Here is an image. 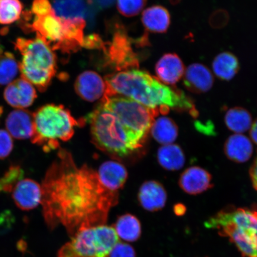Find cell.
<instances>
[{
  "label": "cell",
  "instance_id": "cell-17",
  "mask_svg": "<svg viewBox=\"0 0 257 257\" xmlns=\"http://www.w3.org/2000/svg\"><path fill=\"white\" fill-rule=\"evenodd\" d=\"M7 131L17 140H27L34 135V115L24 109H16L8 115L6 120Z\"/></svg>",
  "mask_w": 257,
  "mask_h": 257
},
{
  "label": "cell",
  "instance_id": "cell-23",
  "mask_svg": "<svg viewBox=\"0 0 257 257\" xmlns=\"http://www.w3.org/2000/svg\"><path fill=\"white\" fill-rule=\"evenodd\" d=\"M213 72L218 79L229 81L235 76L240 69L237 57L230 52L218 54L212 63Z\"/></svg>",
  "mask_w": 257,
  "mask_h": 257
},
{
  "label": "cell",
  "instance_id": "cell-9",
  "mask_svg": "<svg viewBox=\"0 0 257 257\" xmlns=\"http://www.w3.org/2000/svg\"><path fill=\"white\" fill-rule=\"evenodd\" d=\"M31 31L36 32L38 37L52 50L73 51L78 47L74 43L70 32L53 11L44 15L35 16L32 24L26 25Z\"/></svg>",
  "mask_w": 257,
  "mask_h": 257
},
{
  "label": "cell",
  "instance_id": "cell-32",
  "mask_svg": "<svg viewBox=\"0 0 257 257\" xmlns=\"http://www.w3.org/2000/svg\"><path fill=\"white\" fill-rule=\"evenodd\" d=\"M14 149L12 137L7 131L0 130V159L8 157Z\"/></svg>",
  "mask_w": 257,
  "mask_h": 257
},
{
  "label": "cell",
  "instance_id": "cell-31",
  "mask_svg": "<svg viewBox=\"0 0 257 257\" xmlns=\"http://www.w3.org/2000/svg\"><path fill=\"white\" fill-rule=\"evenodd\" d=\"M147 0H117V8L120 14L126 17H133L143 11Z\"/></svg>",
  "mask_w": 257,
  "mask_h": 257
},
{
  "label": "cell",
  "instance_id": "cell-24",
  "mask_svg": "<svg viewBox=\"0 0 257 257\" xmlns=\"http://www.w3.org/2000/svg\"><path fill=\"white\" fill-rule=\"evenodd\" d=\"M160 165L170 171H175L184 167L185 157L181 147L176 144L165 145L157 153Z\"/></svg>",
  "mask_w": 257,
  "mask_h": 257
},
{
  "label": "cell",
  "instance_id": "cell-19",
  "mask_svg": "<svg viewBox=\"0 0 257 257\" xmlns=\"http://www.w3.org/2000/svg\"><path fill=\"white\" fill-rule=\"evenodd\" d=\"M138 199L145 210L157 211L162 210L165 206L167 193L165 189L159 182L147 181L141 186Z\"/></svg>",
  "mask_w": 257,
  "mask_h": 257
},
{
  "label": "cell",
  "instance_id": "cell-12",
  "mask_svg": "<svg viewBox=\"0 0 257 257\" xmlns=\"http://www.w3.org/2000/svg\"><path fill=\"white\" fill-rule=\"evenodd\" d=\"M4 97L12 107L24 109L34 103L37 95L33 85L21 77L9 83L5 89Z\"/></svg>",
  "mask_w": 257,
  "mask_h": 257
},
{
  "label": "cell",
  "instance_id": "cell-5",
  "mask_svg": "<svg viewBox=\"0 0 257 257\" xmlns=\"http://www.w3.org/2000/svg\"><path fill=\"white\" fill-rule=\"evenodd\" d=\"M15 49L21 53L19 71L41 92L46 91L56 72V58L53 50L37 37L35 39L19 38Z\"/></svg>",
  "mask_w": 257,
  "mask_h": 257
},
{
  "label": "cell",
  "instance_id": "cell-13",
  "mask_svg": "<svg viewBox=\"0 0 257 257\" xmlns=\"http://www.w3.org/2000/svg\"><path fill=\"white\" fill-rule=\"evenodd\" d=\"M12 197L21 210H31L41 202V186L30 179L20 180L13 188Z\"/></svg>",
  "mask_w": 257,
  "mask_h": 257
},
{
  "label": "cell",
  "instance_id": "cell-41",
  "mask_svg": "<svg viewBox=\"0 0 257 257\" xmlns=\"http://www.w3.org/2000/svg\"><path fill=\"white\" fill-rule=\"evenodd\" d=\"M2 53V49L1 47H0V53Z\"/></svg>",
  "mask_w": 257,
  "mask_h": 257
},
{
  "label": "cell",
  "instance_id": "cell-20",
  "mask_svg": "<svg viewBox=\"0 0 257 257\" xmlns=\"http://www.w3.org/2000/svg\"><path fill=\"white\" fill-rule=\"evenodd\" d=\"M97 174L102 185L112 192H117L120 189L127 178V170L124 166L114 161L102 163Z\"/></svg>",
  "mask_w": 257,
  "mask_h": 257
},
{
  "label": "cell",
  "instance_id": "cell-3",
  "mask_svg": "<svg viewBox=\"0 0 257 257\" xmlns=\"http://www.w3.org/2000/svg\"><path fill=\"white\" fill-rule=\"evenodd\" d=\"M85 120L91 126L96 146L106 153L125 157L143 147L145 140L128 130L101 104Z\"/></svg>",
  "mask_w": 257,
  "mask_h": 257
},
{
  "label": "cell",
  "instance_id": "cell-28",
  "mask_svg": "<svg viewBox=\"0 0 257 257\" xmlns=\"http://www.w3.org/2000/svg\"><path fill=\"white\" fill-rule=\"evenodd\" d=\"M19 71V64L14 54L0 53V85H8L14 81Z\"/></svg>",
  "mask_w": 257,
  "mask_h": 257
},
{
  "label": "cell",
  "instance_id": "cell-16",
  "mask_svg": "<svg viewBox=\"0 0 257 257\" xmlns=\"http://www.w3.org/2000/svg\"><path fill=\"white\" fill-rule=\"evenodd\" d=\"M155 71L158 79L164 84L175 85L185 73V66L176 53L163 55L156 63Z\"/></svg>",
  "mask_w": 257,
  "mask_h": 257
},
{
  "label": "cell",
  "instance_id": "cell-7",
  "mask_svg": "<svg viewBox=\"0 0 257 257\" xmlns=\"http://www.w3.org/2000/svg\"><path fill=\"white\" fill-rule=\"evenodd\" d=\"M118 242L113 227L102 224L85 228L62 247L57 257H108Z\"/></svg>",
  "mask_w": 257,
  "mask_h": 257
},
{
  "label": "cell",
  "instance_id": "cell-22",
  "mask_svg": "<svg viewBox=\"0 0 257 257\" xmlns=\"http://www.w3.org/2000/svg\"><path fill=\"white\" fill-rule=\"evenodd\" d=\"M142 22L148 31L163 34L168 31L171 18L168 9L162 6H153L143 12Z\"/></svg>",
  "mask_w": 257,
  "mask_h": 257
},
{
  "label": "cell",
  "instance_id": "cell-11",
  "mask_svg": "<svg viewBox=\"0 0 257 257\" xmlns=\"http://www.w3.org/2000/svg\"><path fill=\"white\" fill-rule=\"evenodd\" d=\"M53 11L66 24H86L88 4L85 0H52Z\"/></svg>",
  "mask_w": 257,
  "mask_h": 257
},
{
  "label": "cell",
  "instance_id": "cell-27",
  "mask_svg": "<svg viewBox=\"0 0 257 257\" xmlns=\"http://www.w3.org/2000/svg\"><path fill=\"white\" fill-rule=\"evenodd\" d=\"M224 121L230 131L239 134L245 133L252 125L251 115L242 107L230 108L225 115Z\"/></svg>",
  "mask_w": 257,
  "mask_h": 257
},
{
  "label": "cell",
  "instance_id": "cell-15",
  "mask_svg": "<svg viewBox=\"0 0 257 257\" xmlns=\"http://www.w3.org/2000/svg\"><path fill=\"white\" fill-rule=\"evenodd\" d=\"M75 89L77 94L83 99L93 102L104 95L107 85L97 73L85 71L77 78Z\"/></svg>",
  "mask_w": 257,
  "mask_h": 257
},
{
  "label": "cell",
  "instance_id": "cell-34",
  "mask_svg": "<svg viewBox=\"0 0 257 257\" xmlns=\"http://www.w3.org/2000/svg\"><path fill=\"white\" fill-rule=\"evenodd\" d=\"M108 257H137L136 252L130 244L118 242Z\"/></svg>",
  "mask_w": 257,
  "mask_h": 257
},
{
  "label": "cell",
  "instance_id": "cell-35",
  "mask_svg": "<svg viewBox=\"0 0 257 257\" xmlns=\"http://www.w3.org/2000/svg\"><path fill=\"white\" fill-rule=\"evenodd\" d=\"M31 11L35 16H40L49 14L53 9L49 0H34Z\"/></svg>",
  "mask_w": 257,
  "mask_h": 257
},
{
  "label": "cell",
  "instance_id": "cell-25",
  "mask_svg": "<svg viewBox=\"0 0 257 257\" xmlns=\"http://www.w3.org/2000/svg\"><path fill=\"white\" fill-rule=\"evenodd\" d=\"M150 130L154 139L163 146L174 143L178 136V126L168 117H161L154 120Z\"/></svg>",
  "mask_w": 257,
  "mask_h": 257
},
{
  "label": "cell",
  "instance_id": "cell-18",
  "mask_svg": "<svg viewBox=\"0 0 257 257\" xmlns=\"http://www.w3.org/2000/svg\"><path fill=\"white\" fill-rule=\"evenodd\" d=\"M179 184L183 191L190 195L201 194L213 186L210 173L199 167H191L183 172Z\"/></svg>",
  "mask_w": 257,
  "mask_h": 257
},
{
  "label": "cell",
  "instance_id": "cell-38",
  "mask_svg": "<svg viewBox=\"0 0 257 257\" xmlns=\"http://www.w3.org/2000/svg\"><path fill=\"white\" fill-rule=\"evenodd\" d=\"M249 133L250 138H251L253 143L257 144V118L251 125Z\"/></svg>",
  "mask_w": 257,
  "mask_h": 257
},
{
  "label": "cell",
  "instance_id": "cell-10",
  "mask_svg": "<svg viewBox=\"0 0 257 257\" xmlns=\"http://www.w3.org/2000/svg\"><path fill=\"white\" fill-rule=\"evenodd\" d=\"M109 60L118 70L132 69L138 66V60L132 50L130 42L124 34L117 32L109 47Z\"/></svg>",
  "mask_w": 257,
  "mask_h": 257
},
{
  "label": "cell",
  "instance_id": "cell-6",
  "mask_svg": "<svg viewBox=\"0 0 257 257\" xmlns=\"http://www.w3.org/2000/svg\"><path fill=\"white\" fill-rule=\"evenodd\" d=\"M34 132L32 142L43 147L45 152L57 149L59 141H67L78 124L70 112L63 105L47 104L33 114Z\"/></svg>",
  "mask_w": 257,
  "mask_h": 257
},
{
  "label": "cell",
  "instance_id": "cell-37",
  "mask_svg": "<svg viewBox=\"0 0 257 257\" xmlns=\"http://www.w3.org/2000/svg\"><path fill=\"white\" fill-rule=\"evenodd\" d=\"M249 174L253 188L257 191V156L250 169Z\"/></svg>",
  "mask_w": 257,
  "mask_h": 257
},
{
  "label": "cell",
  "instance_id": "cell-4",
  "mask_svg": "<svg viewBox=\"0 0 257 257\" xmlns=\"http://www.w3.org/2000/svg\"><path fill=\"white\" fill-rule=\"evenodd\" d=\"M208 229L229 237L243 257H257V210L228 207L205 222Z\"/></svg>",
  "mask_w": 257,
  "mask_h": 257
},
{
  "label": "cell",
  "instance_id": "cell-21",
  "mask_svg": "<svg viewBox=\"0 0 257 257\" xmlns=\"http://www.w3.org/2000/svg\"><path fill=\"white\" fill-rule=\"evenodd\" d=\"M224 153L227 158L236 163H245L253 153L251 141L243 135L236 134L230 136L224 144Z\"/></svg>",
  "mask_w": 257,
  "mask_h": 257
},
{
  "label": "cell",
  "instance_id": "cell-26",
  "mask_svg": "<svg viewBox=\"0 0 257 257\" xmlns=\"http://www.w3.org/2000/svg\"><path fill=\"white\" fill-rule=\"evenodd\" d=\"M113 228L119 238L128 242L139 239L142 232L140 220L131 214L118 217Z\"/></svg>",
  "mask_w": 257,
  "mask_h": 257
},
{
  "label": "cell",
  "instance_id": "cell-30",
  "mask_svg": "<svg viewBox=\"0 0 257 257\" xmlns=\"http://www.w3.org/2000/svg\"><path fill=\"white\" fill-rule=\"evenodd\" d=\"M24 175V170L20 166H11L0 178V192L12 191L16 183L23 178Z\"/></svg>",
  "mask_w": 257,
  "mask_h": 257
},
{
  "label": "cell",
  "instance_id": "cell-40",
  "mask_svg": "<svg viewBox=\"0 0 257 257\" xmlns=\"http://www.w3.org/2000/svg\"><path fill=\"white\" fill-rule=\"evenodd\" d=\"M169 1L173 5H178V3L181 2V0H169Z\"/></svg>",
  "mask_w": 257,
  "mask_h": 257
},
{
  "label": "cell",
  "instance_id": "cell-8",
  "mask_svg": "<svg viewBox=\"0 0 257 257\" xmlns=\"http://www.w3.org/2000/svg\"><path fill=\"white\" fill-rule=\"evenodd\" d=\"M101 104L128 130L146 140L159 111L130 98L105 91Z\"/></svg>",
  "mask_w": 257,
  "mask_h": 257
},
{
  "label": "cell",
  "instance_id": "cell-1",
  "mask_svg": "<svg viewBox=\"0 0 257 257\" xmlns=\"http://www.w3.org/2000/svg\"><path fill=\"white\" fill-rule=\"evenodd\" d=\"M43 215L50 229L62 224L73 236L85 228L105 224L118 202L117 192L105 188L97 172L78 167L69 152L60 149L41 186Z\"/></svg>",
  "mask_w": 257,
  "mask_h": 257
},
{
  "label": "cell",
  "instance_id": "cell-2",
  "mask_svg": "<svg viewBox=\"0 0 257 257\" xmlns=\"http://www.w3.org/2000/svg\"><path fill=\"white\" fill-rule=\"evenodd\" d=\"M105 83L106 91L133 99L161 113L172 108L197 115L194 102L184 92L169 87L142 70L133 69L112 74L106 78Z\"/></svg>",
  "mask_w": 257,
  "mask_h": 257
},
{
  "label": "cell",
  "instance_id": "cell-29",
  "mask_svg": "<svg viewBox=\"0 0 257 257\" xmlns=\"http://www.w3.org/2000/svg\"><path fill=\"white\" fill-rule=\"evenodd\" d=\"M23 6L19 0H0V24L11 25L21 19Z\"/></svg>",
  "mask_w": 257,
  "mask_h": 257
},
{
  "label": "cell",
  "instance_id": "cell-39",
  "mask_svg": "<svg viewBox=\"0 0 257 257\" xmlns=\"http://www.w3.org/2000/svg\"><path fill=\"white\" fill-rule=\"evenodd\" d=\"M174 211L177 216H182L185 213L186 208L182 205H176L174 208Z\"/></svg>",
  "mask_w": 257,
  "mask_h": 257
},
{
  "label": "cell",
  "instance_id": "cell-36",
  "mask_svg": "<svg viewBox=\"0 0 257 257\" xmlns=\"http://www.w3.org/2000/svg\"><path fill=\"white\" fill-rule=\"evenodd\" d=\"M103 46L101 40L98 35H89L85 39H83L82 46L86 48H98Z\"/></svg>",
  "mask_w": 257,
  "mask_h": 257
},
{
  "label": "cell",
  "instance_id": "cell-33",
  "mask_svg": "<svg viewBox=\"0 0 257 257\" xmlns=\"http://www.w3.org/2000/svg\"><path fill=\"white\" fill-rule=\"evenodd\" d=\"M229 21V14L225 10H217L209 18V24L214 29H221L226 27Z\"/></svg>",
  "mask_w": 257,
  "mask_h": 257
},
{
  "label": "cell",
  "instance_id": "cell-14",
  "mask_svg": "<svg viewBox=\"0 0 257 257\" xmlns=\"http://www.w3.org/2000/svg\"><path fill=\"white\" fill-rule=\"evenodd\" d=\"M183 77L185 87L195 94L207 92L214 84L213 73L206 66L201 63L191 64L185 70Z\"/></svg>",
  "mask_w": 257,
  "mask_h": 257
}]
</instances>
